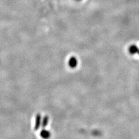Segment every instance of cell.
Instances as JSON below:
<instances>
[{
  "label": "cell",
  "instance_id": "cell-1",
  "mask_svg": "<svg viewBox=\"0 0 139 139\" xmlns=\"http://www.w3.org/2000/svg\"><path fill=\"white\" fill-rule=\"evenodd\" d=\"M78 64V60L75 57H70L69 60V66L71 68H75Z\"/></svg>",
  "mask_w": 139,
  "mask_h": 139
},
{
  "label": "cell",
  "instance_id": "cell-6",
  "mask_svg": "<svg viewBox=\"0 0 139 139\" xmlns=\"http://www.w3.org/2000/svg\"><path fill=\"white\" fill-rule=\"evenodd\" d=\"M76 1H82V0H76Z\"/></svg>",
  "mask_w": 139,
  "mask_h": 139
},
{
  "label": "cell",
  "instance_id": "cell-5",
  "mask_svg": "<svg viewBox=\"0 0 139 139\" xmlns=\"http://www.w3.org/2000/svg\"><path fill=\"white\" fill-rule=\"evenodd\" d=\"M49 122V118L48 117H45L41 121V126H42L43 128H45L47 125H48V123Z\"/></svg>",
  "mask_w": 139,
  "mask_h": 139
},
{
  "label": "cell",
  "instance_id": "cell-4",
  "mask_svg": "<svg viewBox=\"0 0 139 139\" xmlns=\"http://www.w3.org/2000/svg\"><path fill=\"white\" fill-rule=\"evenodd\" d=\"M129 52L131 54L133 55L138 52V48L136 45H131L129 48Z\"/></svg>",
  "mask_w": 139,
  "mask_h": 139
},
{
  "label": "cell",
  "instance_id": "cell-7",
  "mask_svg": "<svg viewBox=\"0 0 139 139\" xmlns=\"http://www.w3.org/2000/svg\"><path fill=\"white\" fill-rule=\"evenodd\" d=\"M138 53H139V51H138Z\"/></svg>",
  "mask_w": 139,
  "mask_h": 139
},
{
  "label": "cell",
  "instance_id": "cell-3",
  "mask_svg": "<svg viewBox=\"0 0 139 139\" xmlns=\"http://www.w3.org/2000/svg\"><path fill=\"white\" fill-rule=\"evenodd\" d=\"M41 136L44 139H48L51 136V133L48 131H46L45 129H43L41 132Z\"/></svg>",
  "mask_w": 139,
  "mask_h": 139
},
{
  "label": "cell",
  "instance_id": "cell-2",
  "mask_svg": "<svg viewBox=\"0 0 139 139\" xmlns=\"http://www.w3.org/2000/svg\"><path fill=\"white\" fill-rule=\"evenodd\" d=\"M41 121H42V118L41 115L38 114L35 118V129L38 130L41 126Z\"/></svg>",
  "mask_w": 139,
  "mask_h": 139
}]
</instances>
